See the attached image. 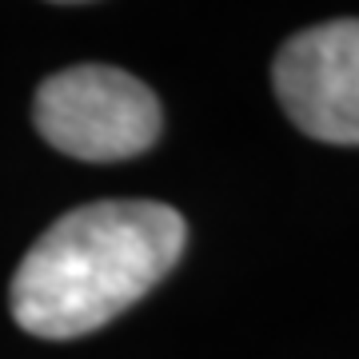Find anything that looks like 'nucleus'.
<instances>
[{
  "instance_id": "nucleus-1",
  "label": "nucleus",
  "mask_w": 359,
  "mask_h": 359,
  "mask_svg": "<svg viewBox=\"0 0 359 359\" xmlns=\"http://www.w3.org/2000/svg\"><path fill=\"white\" fill-rule=\"evenodd\" d=\"M184 244V216L156 200L72 208L20 259L8 287L13 320L40 339L92 335L152 292Z\"/></svg>"
},
{
  "instance_id": "nucleus-2",
  "label": "nucleus",
  "mask_w": 359,
  "mask_h": 359,
  "mask_svg": "<svg viewBox=\"0 0 359 359\" xmlns=\"http://www.w3.org/2000/svg\"><path fill=\"white\" fill-rule=\"evenodd\" d=\"M32 124L56 152L112 164L148 152L164 128V116L144 80L108 65H80L36 88Z\"/></svg>"
},
{
  "instance_id": "nucleus-3",
  "label": "nucleus",
  "mask_w": 359,
  "mask_h": 359,
  "mask_svg": "<svg viewBox=\"0 0 359 359\" xmlns=\"http://www.w3.org/2000/svg\"><path fill=\"white\" fill-rule=\"evenodd\" d=\"M276 96L295 128L323 144H359V16L295 32L276 52Z\"/></svg>"
}]
</instances>
